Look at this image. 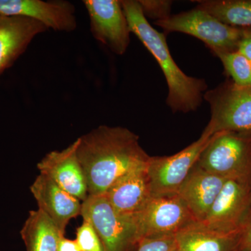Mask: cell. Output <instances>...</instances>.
<instances>
[{
  "instance_id": "3",
  "label": "cell",
  "mask_w": 251,
  "mask_h": 251,
  "mask_svg": "<svg viewBox=\"0 0 251 251\" xmlns=\"http://www.w3.org/2000/svg\"><path fill=\"white\" fill-rule=\"evenodd\" d=\"M196 165L226 179L251 184V132L213 135Z\"/></svg>"
},
{
  "instance_id": "11",
  "label": "cell",
  "mask_w": 251,
  "mask_h": 251,
  "mask_svg": "<svg viewBox=\"0 0 251 251\" xmlns=\"http://www.w3.org/2000/svg\"><path fill=\"white\" fill-rule=\"evenodd\" d=\"M75 13V6L66 0H0V15L31 18L57 31L76 29Z\"/></svg>"
},
{
  "instance_id": "18",
  "label": "cell",
  "mask_w": 251,
  "mask_h": 251,
  "mask_svg": "<svg viewBox=\"0 0 251 251\" xmlns=\"http://www.w3.org/2000/svg\"><path fill=\"white\" fill-rule=\"evenodd\" d=\"M20 233L26 251H57L59 239L64 236L39 209L29 211Z\"/></svg>"
},
{
  "instance_id": "12",
  "label": "cell",
  "mask_w": 251,
  "mask_h": 251,
  "mask_svg": "<svg viewBox=\"0 0 251 251\" xmlns=\"http://www.w3.org/2000/svg\"><path fill=\"white\" fill-rule=\"evenodd\" d=\"M77 147V139L62 151H50L39 162L37 168L41 175L83 202L88 196V188Z\"/></svg>"
},
{
  "instance_id": "23",
  "label": "cell",
  "mask_w": 251,
  "mask_h": 251,
  "mask_svg": "<svg viewBox=\"0 0 251 251\" xmlns=\"http://www.w3.org/2000/svg\"><path fill=\"white\" fill-rule=\"evenodd\" d=\"M176 248L175 237L147 238L140 241L136 251H174Z\"/></svg>"
},
{
  "instance_id": "26",
  "label": "cell",
  "mask_w": 251,
  "mask_h": 251,
  "mask_svg": "<svg viewBox=\"0 0 251 251\" xmlns=\"http://www.w3.org/2000/svg\"><path fill=\"white\" fill-rule=\"evenodd\" d=\"M57 251H81L76 241L67 239L62 236L59 239Z\"/></svg>"
},
{
  "instance_id": "10",
  "label": "cell",
  "mask_w": 251,
  "mask_h": 251,
  "mask_svg": "<svg viewBox=\"0 0 251 251\" xmlns=\"http://www.w3.org/2000/svg\"><path fill=\"white\" fill-rule=\"evenodd\" d=\"M90 30L96 40L114 53L122 55L129 46L130 29L121 1L85 0Z\"/></svg>"
},
{
  "instance_id": "20",
  "label": "cell",
  "mask_w": 251,
  "mask_h": 251,
  "mask_svg": "<svg viewBox=\"0 0 251 251\" xmlns=\"http://www.w3.org/2000/svg\"><path fill=\"white\" fill-rule=\"evenodd\" d=\"M225 71L236 85H251V62L237 50L218 54Z\"/></svg>"
},
{
  "instance_id": "25",
  "label": "cell",
  "mask_w": 251,
  "mask_h": 251,
  "mask_svg": "<svg viewBox=\"0 0 251 251\" xmlns=\"http://www.w3.org/2000/svg\"><path fill=\"white\" fill-rule=\"evenodd\" d=\"M237 51L251 62V28L244 29L242 39L238 45Z\"/></svg>"
},
{
  "instance_id": "8",
  "label": "cell",
  "mask_w": 251,
  "mask_h": 251,
  "mask_svg": "<svg viewBox=\"0 0 251 251\" xmlns=\"http://www.w3.org/2000/svg\"><path fill=\"white\" fill-rule=\"evenodd\" d=\"M134 216L140 241L147 238L175 237L198 223L177 194L151 198Z\"/></svg>"
},
{
  "instance_id": "22",
  "label": "cell",
  "mask_w": 251,
  "mask_h": 251,
  "mask_svg": "<svg viewBox=\"0 0 251 251\" xmlns=\"http://www.w3.org/2000/svg\"><path fill=\"white\" fill-rule=\"evenodd\" d=\"M140 6L145 17L153 18L155 21L166 19L171 16V1L163 0H140Z\"/></svg>"
},
{
  "instance_id": "19",
  "label": "cell",
  "mask_w": 251,
  "mask_h": 251,
  "mask_svg": "<svg viewBox=\"0 0 251 251\" xmlns=\"http://www.w3.org/2000/svg\"><path fill=\"white\" fill-rule=\"evenodd\" d=\"M196 2L198 9L224 24L239 29L251 28V0H204Z\"/></svg>"
},
{
  "instance_id": "7",
  "label": "cell",
  "mask_w": 251,
  "mask_h": 251,
  "mask_svg": "<svg viewBox=\"0 0 251 251\" xmlns=\"http://www.w3.org/2000/svg\"><path fill=\"white\" fill-rule=\"evenodd\" d=\"M212 136L203 131L199 139L173 156L150 157L147 171L151 196L177 194Z\"/></svg>"
},
{
  "instance_id": "16",
  "label": "cell",
  "mask_w": 251,
  "mask_h": 251,
  "mask_svg": "<svg viewBox=\"0 0 251 251\" xmlns=\"http://www.w3.org/2000/svg\"><path fill=\"white\" fill-rule=\"evenodd\" d=\"M227 180L204 171L196 163L190 172L177 195L198 223H202L206 219Z\"/></svg>"
},
{
  "instance_id": "24",
  "label": "cell",
  "mask_w": 251,
  "mask_h": 251,
  "mask_svg": "<svg viewBox=\"0 0 251 251\" xmlns=\"http://www.w3.org/2000/svg\"><path fill=\"white\" fill-rule=\"evenodd\" d=\"M238 251H251V211L239 233Z\"/></svg>"
},
{
  "instance_id": "21",
  "label": "cell",
  "mask_w": 251,
  "mask_h": 251,
  "mask_svg": "<svg viewBox=\"0 0 251 251\" xmlns=\"http://www.w3.org/2000/svg\"><path fill=\"white\" fill-rule=\"evenodd\" d=\"M76 241L81 251H104L98 234L90 223L84 221L76 229Z\"/></svg>"
},
{
  "instance_id": "2",
  "label": "cell",
  "mask_w": 251,
  "mask_h": 251,
  "mask_svg": "<svg viewBox=\"0 0 251 251\" xmlns=\"http://www.w3.org/2000/svg\"><path fill=\"white\" fill-rule=\"evenodd\" d=\"M130 32L141 41L159 64L168 84L166 103L173 112L196 111L202 103L207 84L204 79L188 76L178 67L171 56L163 33L148 22L139 1H121Z\"/></svg>"
},
{
  "instance_id": "5",
  "label": "cell",
  "mask_w": 251,
  "mask_h": 251,
  "mask_svg": "<svg viewBox=\"0 0 251 251\" xmlns=\"http://www.w3.org/2000/svg\"><path fill=\"white\" fill-rule=\"evenodd\" d=\"M204 99L211 110L204 132L211 135L226 131L251 132V85L239 86L227 80L206 91Z\"/></svg>"
},
{
  "instance_id": "13",
  "label": "cell",
  "mask_w": 251,
  "mask_h": 251,
  "mask_svg": "<svg viewBox=\"0 0 251 251\" xmlns=\"http://www.w3.org/2000/svg\"><path fill=\"white\" fill-rule=\"evenodd\" d=\"M30 191L42 211L64 235L71 220L81 216L80 200L64 191L54 181L39 174L30 186Z\"/></svg>"
},
{
  "instance_id": "1",
  "label": "cell",
  "mask_w": 251,
  "mask_h": 251,
  "mask_svg": "<svg viewBox=\"0 0 251 251\" xmlns=\"http://www.w3.org/2000/svg\"><path fill=\"white\" fill-rule=\"evenodd\" d=\"M77 156L88 195H103L127 172L148 163L139 136L122 126H99L77 138Z\"/></svg>"
},
{
  "instance_id": "6",
  "label": "cell",
  "mask_w": 251,
  "mask_h": 251,
  "mask_svg": "<svg viewBox=\"0 0 251 251\" xmlns=\"http://www.w3.org/2000/svg\"><path fill=\"white\" fill-rule=\"evenodd\" d=\"M154 24L166 32H181L197 38L218 55L237 50L244 29L221 23L214 16L195 8L191 11L171 15Z\"/></svg>"
},
{
  "instance_id": "14",
  "label": "cell",
  "mask_w": 251,
  "mask_h": 251,
  "mask_svg": "<svg viewBox=\"0 0 251 251\" xmlns=\"http://www.w3.org/2000/svg\"><path fill=\"white\" fill-rule=\"evenodd\" d=\"M148 163L127 172L104 194L114 209L120 214L135 216L152 198L147 171Z\"/></svg>"
},
{
  "instance_id": "17",
  "label": "cell",
  "mask_w": 251,
  "mask_h": 251,
  "mask_svg": "<svg viewBox=\"0 0 251 251\" xmlns=\"http://www.w3.org/2000/svg\"><path fill=\"white\" fill-rule=\"evenodd\" d=\"M239 233H221L196 223L176 234L175 239L182 251H238Z\"/></svg>"
},
{
  "instance_id": "9",
  "label": "cell",
  "mask_w": 251,
  "mask_h": 251,
  "mask_svg": "<svg viewBox=\"0 0 251 251\" xmlns=\"http://www.w3.org/2000/svg\"><path fill=\"white\" fill-rule=\"evenodd\" d=\"M251 211V184L227 179L202 223L221 233L239 232Z\"/></svg>"
},
{
  "instance_id": "15",
  "label": "cell",
  "mask_w": 251,
  "mask_h": 251,
  "mask_svg": "<svg viewBox=\"0 0 251 251\" xmlns=\"http://www.w3.org/2000/svg\"><path fill=\"white\" fill-rule=\"evenodd\" d=\"M48 30L43 23L31 18L0 15V75L14 64L36 36Z\"/></svg>"
},
{
  "instance_id": "27",
  "label": "cell",
  "mask_w": 251,
  "mask_h": 251,
  "mask_svg": "<svg viewBox=\"0 0 251 251\" xmlns=\"http://www.w3.org/2000/svg\"><path fill=\"white\" fill-rule=\"evenodd\" d=\"M174 251H182L179 250V249H178V248H176V249H175V250Z\"/></svg>"
},
{
  "instance_id": "4",
  "label": "cell",
  "mask_w": 251,
  "mask_h": 251,
  "mask_svg": "<svg viewBox=\"0 0 251 251\" xmlns=\"http://www.w3.org/2000/svg\"><path fill=\"white\" fill-rule=\"evenodd\" d=\"M81 216L92 227L104 251H133L140 239L135 216L114 209L105 195H88L82 203Z\"/></svg>"
}]
</instances>
